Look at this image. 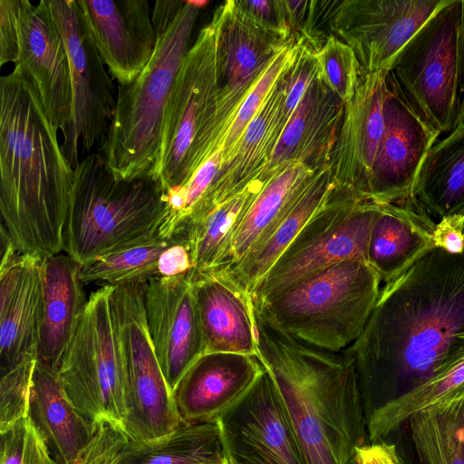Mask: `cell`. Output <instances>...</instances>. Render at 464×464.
I'll use <instances>...</instances> for the list:
<instances>
[{"label": "cell", "instance_id": "1", "mask_svg": "<svg viewBox=\"0 0 464 464\" xmlns=\"http://www.w3.org/2000/svg\"><path fill=\"white\" fill-rule=\"evenodd\" d=\"M353 358L365 419L464 359V252L434 248L381 287ZM367 425V424H366Z\"/></svg>", "mask_w": 464, "mask_h": 464}, {"label": "cell", "instance_id": "2", "mask_svg": "<svg viewBox=\"0 0 464 464\" xmlns=\"http://www.w3.org/2000/svg\"><path fill=\"white\" fill-rule=\"evenodd\" d=\"M0 95L1 227L20 253L60 254L73 169L37 89L18 65L1 77Z\"/></svg>", "mask_w": 464, "mask_h": 464}, {"label": "cell", "instance_id": "3", "mask_svg": "<svg viewBox=\"0 0 464 464\" xmlns=\"http://www.w3.org/2000/svg\"><path fill=\"white\" fill-rule=\"evenodd\" d=\"M257 357L272 376L308 464H352L369 443L353 358L280 334L256 315Z\"/></svg>", "mask_w": 464, "mask_h": 464}, {"label": "cell", "instance_id": "4", "mask_svg": "<svg viewBox=\"0 0 464 464\" xmlns=\"http://www.w3.org/2000/svg\"><path fill=\"white\" fill-rule=\"evenodd\" d=\"M73 173L63 246L72 259L82 265L160 237L169 208L159 180L120 178L101 153Z\"/></svg>", "mask_w": 464, "mask_h": 464}, {"label": "cell", "instance_id": "5", "mask_svg": "<svg viewBox=\"0 0 464 464\" xmlns=\"http://www.w3.org/2000/svg\"><path fill=\"white\" fill-rule=\"evenodd\" d=\"M206 1H185L155 52L130 83L118 85L115 111L100 153L123 179H158L165 111Z\"/></svg>", "mask_w": 464, "mask_h": 464}, {"label": "cell", "instance_id": "6", "mask_svg": "<svg viewBox=\"0 0 464 464\" xmlns=\"http://www.w3.org/2000/svg\"><path fill=\"white\" fill-rule=\"evenodd\" d=\"M382 281L365 261L336 263L285 290L253 302L269 328L329 352H343L363 331L377 303Z\"/></svg>", "mask_w": 464, "mask_h": 464}, {"label": "cell", "instance_id": "7", "mask_svg": "<svg viewBox=\"0 0 464 464\" xmlns=\"http://www.w3.org/2000/svg\"><path fill=\"white\" fill-rule=\"evenodd\" d=\"M218 88L211 20L185 55L165 111L158 179L166 192L185 185L212 156Z\"/></svg>", "mask_w": 464, "mask_h": 464}, {"label": "cell", "instance_id": "8", "mask_svg": "<svg viewBox=\"0 0 464 464\" xmlns=\"http://www.w3.org/2000/svg\"><path fill=\"white\" fill-rule=\"evenodd\" d=\"M113 285L92 292L57 372L69 400L94 426L126 418L124 372L112 309Z\"/></svg>", "mask_w": 464, "mask_h": 464}, {"label": "cell", "instance_id": "9", "mask_svg": "<svg viewBox=\"0 0 464 464\" xmlns=\"http://www.w3.org/2000/svg\"><path fill=\"white\" fill-rule=\"evenodd\" d=\"M461 0H448L401 51L389 71L402 94L439 135L450 133L460 110Z\"/></svg>", "mask_w": 464, "mask_h": 464}, {"label": "cell", "instance_id": "10", "mask_svg": "<svg viewBox=\"0 0 464 464\" xmlns=\"http://www.w3.org/2000/svg\"><path fill=\"white\" fill-rule=\"evenodd\" d=\"M145 285H113L111 298L123 366L127 412L118 430L137 440L167 435L182 423L149 334Z\"/></svg>", "mask_w": 464, "mask_h": 464}, {"label": "cell", "instance_id": "11", "mask_svg": "<svg viewBox=\"0 0 464 464\" xmlns=\"http://www.w3.org/2000/svg\"><path fill=\"white\" fill-rule=\"evenodd\" d=\"M376 202L339 187L314 213L253 291V302L272 296L336 263H368Z\"/></svg>", "mask_w": 464, "mask_h": 464}, {"label": "cell", "instance_id": "12", "mask_svg": "<svg viewBox=\"0 0 464 464\" xmlns=\"http://www.w3.org/2000/svg\"><path fill=\"white\" fill-rule=\"evenodd\" d=\"M217 27L218 96L212 155L221 150L241 105L274 57L292 40L256 23L237 1L212 17Z\"/></svg>", "mask_w": 464, "mask_h": 464}, {"label": "cell", "instance_id": "13", "mask_svg": "<svg viewBox=\"0 0 464 464\" xmlns=\"http://www.w3.org/2000/svg\"><path fill=\"white\" fill-rule=\"evenodd\" d=\"M64 41L69 55L73 92V121L62 145L73 169L78 163V140L83 151L105 138L115 111L113 84L93 44L76 0H44Z\"/></svg>", "mask_w": 464, "mask_h": 464}, {"label": "cell", "instance_id": "14", "mask_svg": "<svg viewBox=\"0 0 464 464\" xmlns=\"http://www.w3.org/2000/svg\"><path fill=\"white\" fill-rule=\"evenodd\" d=\"M447 1H342L329 28L352 48L362 73L389 72L403 47Z\"/></svg>", "mask_w": 464, "mask_h": 464}, {"label": "cell", "instance_id": "15", "mask_svg": "<svg viewBox=\"0 0 464 464\" xmlns=\"http://www.w3.org/2000/svg\"><path fill=\"white\" fill-rule=\"evenodd\" d=\"M217 421L227 455L241 464H308L265 367L245 395Z\"/></svg>", "mask_w": 464, "mask_h": 464}, {"label": "cell", "instance_id": "16", "mask_svg": "<svg viewBox=\"0 0 464 464\" xmlns=\"http://www.w3.org/2000/svg\"><path fill=\"white\" fill-rule=\"evenodd\" d=\"M192 271L172 277L155 276L145 285L148 331L171 394L187 370L205 353Z\"/></svg>", "mask_w": 464, "mask_h": 464}, {"label": "cell", "instance_id": "17", "mask_svg": "<svg viewBox=\"0 0 464 464\" xmlns=\"http://www.w3.org/2000/svg\"><path fill=\"white\" fill-rule=\"evenodd\" d=\"M18 65L37 89L48 118L64 140L73 121V92L64 41L44 2L17 0ZM63 140V141H64Z\"/></svg>", "mask_w": 464, "mask_h": 464}, {"label": "cell", "instance_id": "18", "mask_svg": "<svg viewBox=\"0 0 464 464\" xmlns=\"http://www.w3.org/2000/svg\"><path fill=\"white\" fill-rule=\"evenodd\" d=\"M384 115V131L365 197L376 202H392L413 195L420 165L440 136L413 110L389 72Z\"/></svg>", "mask_w": 464, "mask_h": 464}, {"label": "cell", "instance_id": "19", "mask_svg": "<svg viewBox=\"0 0 464 464\" xmlns=\"http://www.w3.org/2000/svg\"><path fill=\"white\" fill-rule=\"evenodd\" d=\"M0 370L36 359L43 305V257L20 253L1 227Z\"/></svg>", "mask_w": 464, "mask_h": 464}, {"label": "cell", "instance_id": "20", "mask_svg": "<svg viewBox=\"0 0 464 464\" xmlns=\"http://www.w3.org/2000/svg\"><path fill=\"white\" fill-rule=\"evenodd\" d=\"M218 421L182 422L172 432L137 440L107 423L95 425L80 464H217L227 460Z\"/></svg>", "mask_w": 464, "mask_h": 464}, {"label": "cell", "instance_id": "21", "mask_svg": "<svg viewBox=\"0 0 464 464\" xmlns=\"http://www.w3.org/2000/svg\"><path fill=\"white\" fill-rule=\"evenodd\" d=\"M89 35L119 84L133 82L150 61L157 34L146 0L77 1Z\"/></svg>", "mask_w": 464, "mask_h": 464}, {"label": "cell", "instance_id": "22", "mask_svg": "<svg viewBox=\"0 0 464 464\" xmlns=\"http://www.w3.org/2000/svg\"><path fill=\"white\" fill-rule=\"evenodd\" d=\"M388 72L362 73L344 114L328 167L341 188L366 197L385 127Z\"/></svg>", "mask_w": 464, "mask_h": 464}, {"label": "cell", "instance_id": "23", "mask_svg": "<svg viewBox=\"0 0 464 464\" xmlns=\"http://www.w3.org/2000/svg\"><path fill=\"white\" fill-rule=\"evenodd\" d=\"M282 75L246 129L230 160L221 166L210 187L193 209L181 232L219 205L242 193L255 180L268 182L264 179V175L287 125L283 112L285 91Z\"/></svg>", "mask_w": 464, "mask_h": 464}, {"label": "cell", "instance_id": "24", "mask_svg": "<svg viewBox=\"0 0 464 464\" xmlns=\"http://www.w3.org/2000/svg\"><path fill=\"white\" fill-rule=\"evenodd\" d=\"M263 370L256 355L204 353L187 370L172 392L182 422L217 421L245 395Z\"/></svg>", "mask_w": 464, "mask_h": 464}, {"label": "cell", "instance_id": "25", "mask_svg": "<svg viewBox=\"0 0 464 464\" xmlns=\"http://www.w3.org/2000/svg\"><path fill=\"white\" fill-rule=\"evenodd\" d=\"M344 107L319 69L285 128L264 179H273L293 162L315 169L328 166Z\"/></svg>", "mask_w": 464, "mask_h": 464}, {"label": "cell", "instance_id": "26", "mask_svg": "<svg viewBox=\"0 0 464 464\" xmlns=\"http://www.w3.org/2000/svg\"><path fill=\"white\" fill-rule=\"evenodd\" d=\"M191 281L201 320L205 353L257 356L256 318L251 295L226 271H192Z\"/></svg>", "mask_w": 464, "mask_h": 464}, {"label": "cell", "instance_id": "27", "mask_svg": "<svg viewBox=\"0 0 464 464\" xmlns=\"http://www.w3.org/2000/svg\"><path fill=\"white\" fill-rule=\"evenodd\" d=\"M435 226L431 215L413 195L392 202H376L368 264L382 283L395 279L435 248Z\"/></svg>", "mask_w": 464, "mask_h": 464}, {"label": "cell", "instance_id": "28", "mask_svg": "<svg viewBox=\"0 0 464 464\" xmlns=\"http://www.w3.org/2000/svg\"><path fill=\"white\" fill-rule=\"evenodd\" d=\"M81 267L67 254L43 259V305L36 361L55 374L88 301Z\"/></svg>", "mask_w": 464, "mask_h": 464}, {"label": "cell", "instance_id": "29", "mask_svg": "<svg viewBox=\"0 0 464 464\" xmlns=\"http://www.w3.org/2000/svg\"><path fill=\"white\" fill-rule=\"evenodd\" d=\"M56 464H77L95 430L66 395L57 374L36 361L27 414Z\"/></svg>", "mask_w": 464, "mask_h": 464}, {"label": "cell", "instance_id": "30", "mask_svg": "<svg viewBox=\"0 0 464 464\" xmlns=\"http://www.w3.org/2000/svg\"><path fill=\"white\" fill-rule=\"evenodd\" d=\"M317 170L304 163L293 162L269 181L254 200L211 270L233 271L288 211Z\"/></svg>", "mask_w": 464, "mask_h": 464}, {"label": "cell", "instance_id": "31", "mask_svg": "<svg viewBox=\"0 0 464 464\" xmlns=\"http://www.w3.org/2000/svg\"><path fill=\"white\" fill-rule=\"evenodd\" d=\"M339 188L323 167L265 238L229 274L250 295L314 213ZM228 273V272H227Z\"/></svg>", "mask_w": 464, "mask_h": 464}, {"label": "cell", "instance_id": "32", "mask_svg": "<svg viewBox=\"0 0 464 464\" xmlns=\"http://www.w3.org/2000/svg\"><path fill=\"white\" fill-rule=\"evenodd\" d=\"M413 196L440 219L464 211V122L428 150L418 171Z\"/></svg>", "mask_w": 464, "mask_h": 464}, {"label": "cell", "instance_id": "33", "mask_svg": "<svg viewBox=\"0 0 464 464\" xmlns=\"http://www.w3.org/2000/svg\"><path fill=\"white\" fill-rule=\"evenodd\" d=\"M406 424L421 464H464V395L418 411Z\"/></svg>", "mask_w": 464, "mask_h": 464}, {"label": "cell", "instance_id": "34", "mask_svg": "<svg viewBox=\"0 0 464 464\" xmlns=\"http://www.w3.org/2000/svg\"><path fill=\"white\" fill-rule=\"evenodd\" d=\"M464 395V359L375 411L366 420L369 443L380 442L401 429L411 416Z\"/></svg>", "mask_w": 464, "mask_h": 464}, {"label": "cell", "instance_id": "35", "mask_svg": "<svg viewBox=\"0 0 464 464\" xmlns=\"http://www.w3.org/2000/svg\"><path fill=\"white\" fill-rule=\"evenodd\" d=\"M265 186L257 180L252 182L242 193L219 205L187 228L184 234L190 247L193 272L208 271L215 267L227 243Z\"/></svg>", "mask_w": 464, "mask_h": 464}, {"label": "cell", "instance_id": "36", "mask_svg": "<svg viewBox=\"0 0 464 464\" xmlns=\"http://www.w3.org/2000/svg\"><path fill=\"white\" fill-rule=\"evenodd\" d=\"M184 234L161 237L94 258L82 265L83 284L119 285L147 283L159 276L158 261L163 251L178 242Z\"/></svg>", "mask_w": 464, "mask_h": 464}, {"label": "cell", "instance_id": "37", "mask_svg": "<svg viewBox=\"0 0 464 464\" xmlns=\"http://www.w3.org/2000/svg\"><path fill=\"white\" fill-rule=\"evenodd\" d=\"M297 41L296 39L292 40L274 57L259 82L241 105L220 150L222 165L230 160L246 129L268 98L279 77L292 62L295 54Z\"/></svg>", "mask_w": 464, "mask_h": 464}, {"label": "cell", "instance_id": "38", "mask_svg": "<svg viewBox=\"0 0 464 464\" xmlns=\"http://www.w3.org/2000/svg\"><path fill=\"white\" fill-rule=\"evenodd\" d=\"M320 71L336 95L346 103L353 96L362 74L352 48L329 34L317 51Z\"/></svg>", "mask_w": 464, "mask_h": 464}, {"label": "cell", "instance_id": "39", "mask_svg": "<svg viewBox=\"0 0 464 464\" xmlns=\"http://www.w3.org/2000/svg\"><path fill=\"white\" fill-rule=\"evenodd\" d=\"M0 434L1 464H56L28 415Z\"/></svg>", "mask_w": 464, "mask_h": 464}, {"label": "cell", "instance_id": "40", "mask_svg": "<svg viewBox=\"0 0 464 464\" xmlns=\"http://www.w3.org/2000/svg\"><path fill=\"white\" fill-rule=\"evenodd\" d=\"M36 359H28L1 374L0 431L27 416Z\"/></svg>", "mask_w": 464, "mask_h": 464}, {"label": "cell", "instance_id": "41", "mask_svg": "<svg viewBox=\"0 0 464 464\" xmlns=\"http://www.w3.org/2000/svg\"><path fill=\"white\" fill-rule=\"evenodd\" d=\"M19 35L17 0L0 1V64L17 63Z\"/></svg>", "mask_w": 464, "mask_h": 464}, {"label": "cell", "instance_id": "42", "mask_svg": "<svg viewBox=\"0 0 464 464\" xmlns=\"http://www.w3.org/2000/svg\"><path fill=\"white\" fill-rule=\"evenodd\" d=\"M435 248L450 254L464 252V213L445 216L436 223L433 233Z\"/></svg>", "mask_w": 464, "mask_h": 464}, {"label": "cell", "instance_id": "43", "mask_svg": "<svg viewBox=\"0 0 464 464\" xmlns=\"http://www.w3.org/2000/svg\"><path fill=\"white\" fill-rule=\"evenodd\" d=\"M194 269L190 247L184 236L163 251L158 261L159 276L172 277L188 273Z\"/></svg>", "mask_w": 464, "mask_h": 464}, {"label": "cell", "instance_id": "44", "mask_svg": "<svg viewBox=\"0 0 464 464\" xmlns=\"http://www.w3.org/2000/svg\"><path fill=\"white\" fill-rule=\"evenodd\" d=\"M352 464H401L395 444L385 440L367 443L356 449Z\"/></svg>", "mask_w": 464, "mask_h": 464}, {"label": "cell", "instance_id": "45", "mask_svg": "<svg viewBox=\"0 0 464 464\" xmlns=\"http://www.w3.org/2000/svg\"><path fill=\"white\" fill-rule=\"evenodd\" d=\"M185 1L182 0H159L151 10V21L157 37L161 36L171 25L182 9Z\"/></svg>", "mask_w": 464, "mask_h": 464}, {"label": "cell", "instance_id": "46", "mask_svg": "<svg viewBox=\"0 0 464 464\" xmlns=\"http://www.w3.org/2000/svg\"><path fill=\"white\" fill-rule=\"evenodd\" d=\"M459 61H460V82H459L460 110H459V122H460V121L464 115V0H461V15H460V25H459Z\"/></svg>", "mask_w": 464, "mask_h": 464}, {"label": "cell", "instance_id": "47", "mask_svg": "<svg viewBox=\"0 0 464 464\" xmlns=\"http://www.w3.org/2000/svg\"><path fill=\"white\" fill-rule=\"evenodd\" d=\"M227 464H241V463L237 462V460H235L233 458H231L229 455H227Z\"/></svg>", "mask_w": 464, "mask_h": 464}, {"label": "cell", "instance_id": "48", "mask_svg": "<svg viewBox=\"0 0 464 464\" xmlns=\"http://www.w3.org/2000/svg\"><path fill=\"white\" fill-rule=\"evenodd\" d=\"M400 463L401 464H406V462L404 461V459L401 457L400 455Z\"/></svg>", "mask_w": 464, "mask_h": 464}, {"label": "cell", "instance_id": "49", "mask_svg": "<svg viewBox=\"0 0 464 464\" xmlns=\"http://www.w3.org/2000/svg\"><path fill=\"white\" fill-rule=\"evenodd\" d=\"M217 464H227V460L225 462H222V463H217Z\"/></svg>", "mask_w": 464, "mask_h": 464}, {"label": "cell", "instance_id": "50", "mask_svg": "<svg viewBox=\"0 0 464 464\" xmlns=\"http://www.w3.org/2000/svg\"><path fill=\"white\" fill-rule=\"evenodd\" d=\"M461 121H463V122H464V115H463V117H462V119H461L460 122H461ZM459 123H458V124H459Z\"/></svg>", "mask_w": 464, "mask_h": 464}, {"label": "cell", "instance_id": "51", "mask_svg": "<svg viewBox=\"0 0 464 464\" xmlns=\"http://www.w3.org/2000/svg\"><path fill=\"white\" fill-rule=\"evenodd\" d=\"M462 213H464V211Z\"/></svg>", "mask_w": 464, "mask_h": 464}, {"label": "cell", "instance_id": "52", "mask_svg": "<svg viewBox=\"0 0 464 464\" xmlns=\"http://www.w3.org/2000/svg\"><path fill=\"white\" fill-rule=\"evenodd\" d=\"M77 464H80V463H77Z\"/></svg>", "mask_w": 464, "mask_h": 464}]
</instances>
